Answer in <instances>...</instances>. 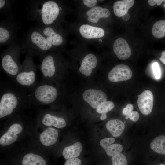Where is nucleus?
I'll return each mask as SVG.
<instances>
[{
  "label": "nucleus",
  "instance_id": "5701e85b",
  "mask_svg": "<svg viewBox=\"0 0 165 165\" xmlns=\"http://www.w3.org/2000/svg\"><path fill=\"white\" fill-rule=\"evenodd\" d=\"M150 146L154 151L160 154H165V136L161 135L155 138Z\"/></svg>",
  "mask_w": 165,
  "mask_h": 165
},
{
  "label": "nucleus",
  "instance_id": "a211bd4d",
  "mask_svg": "<svg viewBox=\"0 0 165 165\" xmlns=\"http://www.w3.org/2000/svg\"><path fill=\"white\" fill-rule=\"evenodd\" d=\"M88 16V20L91 22L96 23L101 18H107L110 15L109 11L107 8L99 6H95L86 13Z\"/></svg>",
  "mask_w": 165,
  "mask_h": 165
},
{
  "label": "nucleus",
  "instance_id": "f8f14e48",
  "mask_svg": "<svg viewBox=\"0 0 165 165\" xmlns=\"http://www.w3.org/2000/svg\"><path fill=\"white\" fill-rule=\"evenodd\" d=\"M113 50L117 57L122 60L128 58L131 54V51L128 44L126 40L122 38H118L115 41Z\"/></svg>",
  "mask_w": 165,
  "mask_h": 165
},
{
  "label": "nucleus",
  "instance_id": "39448f33",
  "mask_svg": "<svg viewBox=\"0 0 165 165\" xmlns=\"http://www.w3.org/2000/svg\"><path fill=\"white\" fill-rule=\"evenodd\" d=\"M21 46L16 43L9 46L1 54V68L13 80L21 66L19 58Z\"/></svg>",
  "mask_w": 165,
  "mask_h": 165
},
{
  "label": "nucleus",
  "instance_id": "cd10ccee",
  "mask_svg": "<svg viewBox=\"0 0 165 165\" xmlns=\"http://www.w3.org/2000/svg\"><path fill=\"white\" fill-rule=\"evenodd\" d=\"M152 68L155 78L159 79L161 77V72L160 65L157 62H155L152 64Z\"/></svg>",
  "mask_w": 165,
  "mask_h": 165
},
{
  "label": "nucleus",
  "instance_id": "6e6552de",
  "mask_svg": "<svg viewBox=\"0 0 165 165\" xmlns=\"http://www.w3.org/2000/svg\"><path fill=\"white\" fill-rule=\"evenodd\" d=\"M132 76V71L128 66L120 64L116 65L109 72L108 78L111 82H116L128 80Z\"/></svg>",
  "mask_w": 165,
  "mask_h": 165
},
{
  "label": "nucleus",
  "instance_id": "f03ea898",
  "mask_svg": "<svg viewBox=\"0 0 165 165\" xmlns=\"http://www.w3.org/2000/svg\"><path fill=\"white\" fill-rule=\"evenodd\" d=\"M62 9L55 1H36L31 4L29 14L31 19L38 23V26H47L53 23Z\"/></svg>",
  "mask_w": 165,
  "mask_h": 165
},
{
  "label": "nucleus",
  "instance_id": "c9c22d12",
  "mask_svg": "<svg viewBox=\"0 0 165 165\" xmlns=\"http://www.w3.org/2000/svg\"><path fill=\"white\" fill-rule=\"evenodd\" d=\"M163 1L164 2V4L163 5V6H164V8H165V0H163Z\"/></svg>",
  "mask_w": 165,
  "mask_h": 165
},
{
  "label": "nucleus",
  "instance_id": "b1692460",
  "mask_svg": "<svg viewBox=\"0 0 165 165\" xmlns=\"http://www.w3.org/2000/svg\"><path fill=\"white\" fill-rule=\"evenodd\" d=\"M152 33L155 37L160 38L165 36V20L156 22L152 28Z\"/></svg>",
  "mask_w": 165,
  "mask_h": 165
},
{
  "label": "nucleus",
  "instance_id": "ddd939ff",
  "mask_svg": "<svg viewBox=\"0 0 165 165\" xmlns=\"http://www.w3.org/2000/svg\"><path fill=\"white\" fill-rule=\"evenodd\" d=\"M115 139L113 138H107L101 140L100 142L101 146L105 151L108 156L112 157L120 153L123 149V147L119 144H112Z\"/></svg>",
  "mask_w": 165,
  "mask_h": 165
},
{
  "label": "nucleus",
  "instance_id": "c756f323",
  "mask_svg": "<svg viewBox=\"0 0 165 165\" xmlns=\"http://www.w3.org/2000/svg\"><path fill=\"white\" fill-rule=\"evenodd\" d=\"M81 160L77 158H75L67 160L64 165H81Z\"/></svg>",
  "mask_w": 165,
  "mask_h": 165
},
{
  "label": "nucleus",
  "instance_id": "2f4dec72",
  "mask_svg": "<svg viewBox=\"0 0 165 165\" xmlns=\"http://www.w3.org/2000/svg\"><path fill=\"white\" fill-rule=\"evenodd\" d=\"M84 4L89 8H92L96 5L97 1L96 0H84Z\"/></svg>",
  "mask_w": 165,
  "mask_h": 165
},
{
  "label": "nucleus",
  "instance_id": "7ed1b4c3",
  "mask_svg": "<svg viewBox=\"0 0 165 165\" xmlns=\"http://www.w3.org/2000/svg\"><path fill=\"white\" fill-rule=\"evenodd\" d=\"M53 46L36 28L29 31L21 47L22 50L26 53L41 58L50 51Z\"/></svg>",
  "mask_w": 165,
  "mask_h": 165
},
{
  "label": "nucleus",
  "instance_id": "20e7f679",
  "mask_svg": "<svg viewBox=\"0 0 165 165\" xmlns=\"http://www.w3.org/2000/svg\"><path fill=\"white\" fill-rule=\"evenodd\" d=\"M33 56L26 53L18 73L13 80L17 85L29 90L36 83V72L37 65L35 63Z\"/></svg>",
  "mask_w": 165,
  "mask_h": 165
},
{
  "label": "nucleus",
  "instance_id": "dca6fc26",
  "mask_svg": "<svg viewBox=\"0 0 165 165\" xmlns=\"http://www.w3.org/2000/svg\"><path fill=\"white\" fill-rule=\"evenodd\" d=\"M79 32L82 37L86 38H101L105 35L102 28L88 24L81 25L79 28Z\"/></svg>",
  "mask_w": 165,
  "mask_h": 165
},
{
  "label": "nucleus",
  "instance_id": "9d476101",
  "mask_svg": "<svg viewBox=\"0 0 165 165\" xmlns=\"http://www.w3.org/2000/svg\"><path fill=\"white\" fill-rule=\"evenodd\" d=\"M21 125L17 123L12 124L7 131L1 137L0 144L3 146H7L15 141L18 138L17 134L23 130Z\"/></svg>",
  "mask_w": 165,
  "mask_h": 165
},
{
  "label": "nucleus",
  "instance_id": "4468645a",
  "mask_svg": "<svg viewBox=\"0 0 165 165\" xmlns=\"http://www.w3.org/2000/svg\"><path fill=\"white\" fill-rule=\"evenodd\" d=\"M44 112L42 115L41 121L45 126L61 128L66 125V122L63 117L56 116L48 111Z\"/></svg>",
  "mask_w": 165,
  "mask_h": 165
},
{
  "label": "nucleus",
  "instance_id": "9b49d317",
  "mask_svg": "<svg viewBox=\"0 0 165 165\" xmlns=\"http://www.w3.org/2000/svg\"><path fill=\"white\" fill-rule=\"evenodd\" d=\"M36 28L53 46H58L62 44L63 41L62 36L56 32L51 25L38 26Z\"/></svg>",
  "mask_w": 165,
  "mask_h": 165
},
{
  "label": "nucleus",
  "instance_id": "72a5a7b5",
  "mask_svg": "<svg viewBox=\"0 0 165 165\" xmlns=\"http://www.w3.org/2000/svg\"><path fill=\"white\" fill-rule=\"evenodd\" d=\"M160 60L165 65V50L161 53V55L160 58Z\"/></svg>",
  "mask_w": 165,
  "mask_h": 165
},
{
  "label": "nucleus",
  "instance_id": "6ab92c4d",
  "mask_svg": "<svg viewBox=\"0 0 165 165\" xmlns=\"http://www.w3.org/2000/svg\"><path fill=\"white\" fill-rule=\"evenodd\" d=\"M134 1V0H123L116 2L113 5L114 14L117 16L122 17L133 6Z\"/></svg>",
  "mask_w": 165,
  "mask_h": 165
},
{
  "label": "nucleus",
  "instance_id": "a878e982",
  "mask_svg": "<svg viewBox=\"0 0 165 165\" xmlns=\"http://www.w3.org/2000/svg\"><path fill=\"white\" fill-rule=\"evenodd\" d=\"M112 165H127V158L122 153H119L112 157Z\"/></svg>",
  "mask_w": 165,
  "mask_h": 165
},
{
  "label": "nucleus",
  "instance_id": "e433bc0d",
  "mask_svg": "<svg viewBox=\"0 0 165 165\" xmlns=\"http://www.w3.org/2000/svg\"><path fill=\"white\" fill-rule=\"evenodd\" d=\"M99 41H100L101 42H102V41L101 39H99Z\"/></svg>",
  "mask_w": 165,
  "mask_h": 165
},
{
  "label": "nucleus",
  "instance_id": "423d86ee",
  "mask_svg": "<svg viewBox=\"0 0 165 165\" xmlns=\"http://www.w3.org/2000/svg\"><path fill=\"white\" fill-rule=\"evenodd\" d=\"M18 26L13 17L9 16L1 21L0 43L1 45L16 43V34Z\"/></svg>",
  "mask_w": 165,
  "mask_h": 165
},
{
  "label": "nucleus",
  "instance_id": "7c9ffc66",
  "mask_svg": "<svg viewBox=\"0 0 165 165\" xmlns=\"http://www.w3.org/2000/svg\"><path fill=\"white\" fill-rule=\"evenodd\" d=\"M134 108V107L132 104H128L126 107L124 108L122 111V114L124 115L127 116L132 111Z\"/></svg>",
  "mask_w": 165,
  "mask_h": 165
},
{
  "label": "nucleus",
  "instance_id": "2eb2a0df",
  "mask_svg": "<svg viewBox=\"0 0 165 165\" xmlns=\"http://www.w3.org/2000/svg\"><path fill=\"white\" fill-rule=\"evenodd\" d=\"M97 62V59L95 55L92 53L86 55L82 60L79 68L80 72L86 76H89L93 69L96 67Z\"/></svg>",
  "mask_w": 165,
  "mask_h": 165
},
{
  "label": "nucleus",
  "instance_id": "1a4fd4ad",
  "mask_svg": "<svg viewBox=\"0 0 165 165\" xmlns=\"http://www.w3.org/2000/svg\"><path fill=\"white\" fill-rule=\"evenodd\" d=\"M138 97L137 103L139 110L144 115H149L153 107L154 98L152 92L149 90H145Z\"/></svg>",
  "mask_w": 165,
  "mask_h": 165
},
{
  "label": "nucleus",
  "instance_id": "f257e3e1",
  "mask_svg": "<svg viewBox=\"0 0 165 165\" xmlns=\"http://www.w3.org/2000/svg\"><path fill=\"white\" fill-rule=\"evenodd\" d=\"M26 90L16 84L14 85L7 83L1 84V119L11 115L20 107L29 104Z\"/></svg>",
  "mask_w": 165,
  "mask_h": 165
},
{
  "label": "nucleus",
  "instance_id": "f3484780",
  "mask_svg": "<svg viewBox=\"0 0 165 165\" xmlns=\"http://www.w3.org/2000/svg\"><path fill=\"white\" fill-rule=\"evenodd\" d=\"M58 131L56 129L49 127L43 131L40 134L39 139L41 143L46 146L54 144L58 137Z\"/></svg>",
  "mask_w": 165,
  "mask_h": 165
},
{
  "label": "nucleus",
  "instance_id": "aec40b11",
  "mask_svg": "<svg viewBox=\"0 0 165 165\" xmlns=\"http://www.w3.org/2000/svg\"><path fill=\"white\" fill-rule=\"evenodd\" d=\"M107 130L114 137L120 136L125 128L124 123L119 119H114L108 121L106 124Z\"/></svg>",
  "mask_w": 165,
  "mask_h": 165
},
{
  "label": "nucleus",
  "instance_id": "473e14b6",
  "mask_svg": "<svg viewBox=\"0 0 165 165\" xmlns=\"http://www.w3.org/2000/svg\"><path fill=\"white\" fill-rule=\"evenodd\" d=\"M161 0H149L148 1L149 4L151 6H153L156 3L157 6H160L163 2Z\"/></svg>",
  "mask_w": 165,
  "mask_h": 165
},
{
  "label": "nucleus",
  "instance_id": "393cba45",
  "mask_svg": "<svg viewBox=\"0 0 165 165\" xmlns=\"http://www.w3.org/2000/svg\"><path fill=\"white\" fill-rule=\"evenodd\" d=\"M114 107V103L111 101H107L98 107L96 110L98 113L101 114L100 119L103 120L106 119L107 117V113L112 110Z\"/></svg>",
  "mask_w": 165,
  "mask_h": 165
},
{
  "label": "nucleus",
  "instance_id": "0eeeda50",
  "mask_svg": "<svg viewBox=\"0 0 165 165\" xmlns=\"http://www.w3.org/2000/svg\"><path fill=\"white\" fill-rule=\"evenodd\" d=\"M83 100L93 108L97 109L107 101V97L103 91L94 89L86 90L82 94Z\"/></svg>",
  "mask_w": 165,
  "mask_h": 165
},
{
  "label": "nucleus",
  "instance_id": "bb28decb",
  "mask_svg": "<svg viewBox=\"0 0 165 165\" xmlns=\"http://www.w3.org/2000/svg\"><path fill=\"white\" fill-rule=\"evenodd\" d=\"M11 4L8 1L0 0V12L4 14H8L11 10Z\"/></svg>",
  "mask_w": 165,
  "mask_h": 165
},
{
  "label": "nucleus",
  "instance_id": "f704fd0d",
  "mask_svg": "<svg viewBox=\"0 0 165 165\" xmlns=\"http://www.w3.org/2000/svg\"><path fill=\"white\" fill-rule=\"evenodd\" d=\"M122 17V19L123 20L125 21H127L129 19L130 16L129 14L127 13L123 16Z\"/></svg>",
  "mask_w": 165,
  "mask_h": 165
},
{
  "label": "nucleus",
  "instance_id": "c85d7f7f",
  "mask_svg": "<svg viewBox=\"0 0 165 165\" xmlns=\"http://www.w3.org/2000/svg\"><path fill=\"white\" fill-rule=\"evenodd\" d=\"M129 118L133 121H137L139 118V115L137 112L133 111L128 115L125 117V119H127Z\"/></svg>",
  "mask_w": 165,
  "mask_h": 165
},
{
  "label": "nucleus",
  "instance_id": "4c0bfd02",
  "mask_svg": "<svg viewBox=\"0 0 165 165\" xmlns=\"http://www.w3.org/2000/svg\"><path fill=\"white\" fill-rule=\"evenodd\" d=\"M159 165H164L161 164H160Z\"/></svg>",
  "mask_w": 165,
  "mask_h": 165
},
{
  "label": "nucleus",
  "instance_id": "412c9836",
  "mask_svg": "<svg viewBox=\"0 0 165 165\" xmlns=\"http://www.w3.org/2000/svg\"><path fill=\"white\" fill-rule=\"evenodd\" d=\"M82 150V145L81 143L77 142L72 145L64 147L62 155L67 160L76 158L79 156Z\"/></svg>",
  "mask_w": 165,
  "mask_h": 165
},
{
  "label": "nucleus",
  "instance_id": "4be33fe9",
  "mask_svg": "<svg viewBox=\"0 0 165 165\" xmlns=\"http://www.w3.org/2000/svg\"><path fill=\"white\" fill-rule=\"evenodd\" d=\"M22 165H46L45 160L41 156L32 153L25 155L23 157Z\"/></svg>",
  "mask_w": 165,
  "mask_h": 165
}]
</instances>
